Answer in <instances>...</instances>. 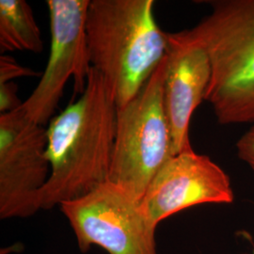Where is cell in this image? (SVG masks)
Listing matches in <instances>:
<instances>
[{
  "instance_id": "cell-1",
  "label": "cell",
  "mask_w": 254,
  "mask_h": 254,
  "mask_svg": "<svg viewBox=\"0 0 254 254\" xmlns=\"http://www.w3.org/2000/svg\"><path fill=\"white\" fill-rule=\"evenodd\" d=\"M116 116L112 90L91 67L84 92L46 129L50 175L40 193L41 210L78 199L109 181Z\"/></svg>"
},
{
  "instance_id": "cell-2",
  "label": "cell",
  "mask_w": 254,
  "mask_h": 254,
  "mask_svg": "<svg viewBox=\"0 0 254 254\" xmlns=\"http://www.w3.org/2000/svg\"><path fill=\"white\" fill-rule=\"evenodd\" d=\"M153 0H91L86 16L92 68L105 77L117 108L132 100L161 64L168 33L159 27Z\"/></svg>"
},
{
  "instance_id": "cell-3",
  "label": "cell",
  "mask_w": 254,
  "mask_h": 254,
  "mask_svg": "<svg viewBox=\"0 0 254 254\" xmlns=\"http://www.w3.org/2000/svg\"><path fill=\"white\" fill-rule=\"evenodd\" d=\"M205 2L211 12L185 30L210 58L205 101L221 125L254 124V0Z\"/></svg>"
},
{
  "instance_id": "cell-4",
  "label": "cell",
  "mask_w": 254,
  "mask_h": 254,
  "mask_svg": "<svg viewBox=\"0 0 254 254\" xmlns=\"http://www.w3.org/2000/svg\"><path fill=\"white\" fill-rule=\"evenodd\" d=\"M166 68L167 55L136 96L117 108L109 181L138 201L155 174L174 155L164 106Z\"/></svg>"
},
{
  "instance_id": "cell-5",
  "label": "cell",
  "mask_w": 254,
  "mask_h": 254,
  "mask_svg": "<svg viewBox=\"0 0 254 254\" xmlns=\"http://www.w3.org/2000/svg\"><path fill=\"white\" fill-rule=\"evenodd\" d=\"M78 249L98 246L108 254H158L156 228L127 191L106 182L89 194L60 206Z\"/></svg>"
},
{
  "instance_id": "cell-6",
  "label": "cell",
  "mask_w": 254,
  "mask_h": 254,
  "mask_svg": "<svg viewBox=\"0 0 254 254\" xmlns=\"http://www.w3.org/2000/svg\"><path fill=\"white\" fill-rule=\"evenodd\" d=\"M91 0H47L51 46L46 70L35 90L23 103L27 117L48 124L73 77L74 95L85 91L91 64L87 44L86 16Z\"/></svg>"
},
{
  "instance_id": "cell-7",
  "label": "cell",
  "mask_w": 254,
  "mask_h": 254,
  "mask_svg": "<svg viewBox=\"0 0 254 254\" xmlns=\"http://www.w3.org/2000/svg\"><path fill=\"white\" fill-rule=\"evenodd\" d=\"M47 134L24 109L0 115V218L32 217L50 175Z\"/></svg>"
},
{
  "instance_id": "cell-8",
  "label": "cell",
  "mask_w": 254,
  "mask_h": 254,
  "mask_svg": "<svg viewBox=\"0 0 254 254\" xmlns=\"http://www.w3.org/2000/svg\"><path fill=\"white\" fill-rule=\"evenodd\" d=\"M230 177L209 156L193 149L172 156L155 174L140 205L155 226L185 209L203 203H232Z\"/></svg>"
},
{
  "instance_id": "cell-9",
  "label": "cell",
  "mask_w": 254,
  "mask_h": 254,
  "mask_svg": "<svg viewBox=\"0 0 254 254\" xmlns=\"http://www.w3.org/2000/svg\"><path fill=\"white\" fill-rule=\"evenodd\" d=\"M164 106L171 128L173 154L191 150L190 125L195 109L205 100L212 75L208 53L185 30L168 33Z\"/></svg>"
},
{
  "instance_id": "cell-10",
  "label": "cell",
  "mask_w": 254,
  "mask_h": 254,
  "mask_svg": "<svg viewBox=\"0 0 254 254\" xmlns=\"http://www.w3.org/2000/svg\"><path fill=\"white\" fill-rule=\"evenodd\" d=\"M0 48L2 52L44 50L33 10L25 0H0Z\"/></svg>"
},
{
  "instance_id": "cell-11",
  "label": "cell",
  "mask_w": 254,
  "mask_h": 254,
  "mask_svg": "<svg viewBox=\"0 0 254 254\" xmlns=\"http://www.w3.org/2000/svg\"><path fill=\"white\" fill-rule=\"evenodd\" d=\"M40 73L19 64L13 58L2 55L0 58V84L12 81L24 76H36Z\"/></svg>"
},
{
  "instance_id": "cell-12",
  "label": "cell",
  "mask_w": 254,
  "mask_h": 254,
  "mask_svg": "<svg viewBox=\"0 0 254 254\" xmlns=\"http://www.w3.org/2000/svg\"><path fill=\"white\" fill-rule=\"evenodd\" d=\"M18 86L13 81L0 84V112L1 114L15 111L23 106L17 95Z\"/></svg>"
},
{
  "instance_id": "cell-13",
  "label": "cell",
  "mask_w": 254,
  "mask_h": 254,
  "mask_svg": "<svg viewBox=\"0 0 254 254\" xmlns=\"http://www.w3.org/2000/svg\"><path fill=\"white\" fill-rule=\"evenodd\" d=\"M236 150L238 157L248 164L254 173V124L238 139Z\"/></svg>"
},
{
  "instance_id": "cell-14",
  "label": "cell",
  "mask_w": 254,
  "mask_h": 254,
  "mask_svg": "<svg viewBox=\"0 0 254 254\" xmlns=\"http://www.w3.org/2000/svg\"></svg>"
}]
</instances>
